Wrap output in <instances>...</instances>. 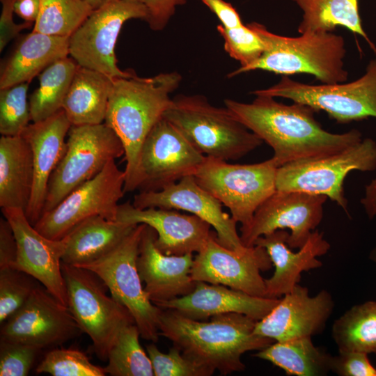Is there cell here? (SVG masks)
Returning a JSON list of instances; mask_svg holds the SVG:
<instances>
[{"instance_id": "obj_1", "label": "cell", "mask_w": 376, "mask_h": 376, "mask_svg": "<svg viewBox=\"0 0 376 376\" xmlns=\"http://www.w3.org/2000/svg\"><path fill=\"white\" fill-rule=\"evenodd\" d=\"M256 96L250 103L226 99L225 107L272 147L274 155L270 159L277 168L335 154L362 140V134L355 129L341 134L324 130L314 117L316 111L306 104L288 105L271 96Z\"/></svg>"}, {"instance_id": "obj_2", "label": "cell", "mask_w": 376, "mask_h": 376, "mask_svg": "<svg viewBox=\"0 0 376 376\" xmlns=\"http://www.w3.org/2000/svg\"><path fill=\"white\" fill-rule=\"evenodd\" d=\"M256 322L236 313L217 315L206 322L162 308L159 331L191 361L226 375L244 370L241 358L245 352L275 342L255 334Z\"/></svg>"}, {"instance_id": "obj_3", "label": "cell", "mask_w": 376, "mask_h": 376, "mask_svg": "<svg viewBox=\"0 0 376 376\" xmlns=\"http://www.w3.org/2000/svg\"><path fill=\"white\" fill-rule=\"evenodd\" d=\"M181 75L160 73L149 78L136 74L113 79L104 120L120 139L126 162L125 193L139 189L140 155L143 144L155 125L163 117L179 86Z\"/></svg>"}, {"instance_id": "obj_4", "label": "cell", "mask_w": 376, "mask_h": 376, "mask_svg": "<svg viewBox=\"0 0 376 376\" xmlns=\"http://www.w3.org/2000/svg\"><path fill=\"white\" fill-rule=\"evenodd\" d=\"M248 25L265 44V50L253 63L240 67L228 75L232 77L246 72L261 70L289 76L307 73L324 84L343 83L348 74L344 68L345 40L331 32L286 37L269 31L259 23Z\"/></svg>"}, {"instance_id": "obj_5", "label": "cell", "mask_w": 376, "mask_h": 376, "mask_svg": "<svg viewBox=\"0 0 376 376\" xmlns=\"http://www.w3.org/2000/svg\"><path fill=\"white\" fill-rule=\"evenodd\" d=\"M163 116L207 157L236 160L263 143L226 107H214L203 95L175 96Z\"/></svg>"}, {"instance_id": "obj_6", "label": "cell", "mask_w": 376, "mask_h": 376, "mask_svg": "<svg viewBox=\"0 0 376 376\" xmlns=\"http://www.w3.org/2000/svg\"><path fill=\"white\" fill-rule=\"evenodd\" d=\"M61 268L68 307L82 333L90 337L93 352L107 361L120 331L134 320L127 308L107 295V287L93 272L63 263Z\"/></svg>"}, {"instance_id": "obj_7", "label": "cell", "mask_w": 376, "mask_h": 376, "mask_svg": "<svg viewBox=\"0 0 376 376\" xmlns=\"http://www.w3.org/2000/svg\"><path fill=\"white\" fill-rule=\"evenodd\" d=\"M145 226L144 224H137L109 253L77 267L95 274L107 287L111 295L129 311L141 337L156 343L159 336L162 308L150 300L137 267L139 244Z\"/></svg>"}, {"instance_id": "obj_8", "label": "cell", "mask_w": 376, "mask_h": 376, "mask_svg": "<svg viewBox=\"0 0 376 376\" xmlns=\"http://www.w3.org/2000/svg\"><path fill=\"white\" fill-rule=\"evenodd\" d=\"M277 167L271 159L233 164L207 157L194 175L198 184L227 207L233 219L247 227L258 207L276 190Z\"/></svg>"}, {"instance_id": "obj_9", "label": "cell", "mask_w": 376, "mask_h": 376, "mask_svg": "<svg viewBox=\"0 0 376 376\" xmlns=\"http://www.w3.org/2000/svg\"><path fill=\"white\" fill-rule=\"evenodd\" d=\"M68 136L65 153L49 180L43 213L125 153L120 139L104 123L72 125Z\"/></svg>"}, {"instance_id": "obj_10", "label": "cell", "mask_w": 376, "mask_h": 376, "mask_svg": "<svg viewBox=\"0 0 376 376\" xmlns=\"http://www.w3.org/2000/svg\"><path fill=\"white\" fill-rule=\"evenodd\" d=\"M375 169L376 142L366 138L337 153L277 168L276 188L326 196L348 214L343 187L346 176L354 170L370 172Z\"/></svg>"}, {"instance_id": "obj_11", "label": "cell", "mask_w": 376, "mask_h": 376, "mask_svg": "<svg viewBox=\"0 0 376 376\" xmlns=\"http://www.w3.org/2000/svg\"><path fill=\"white\" fill-rule=\"evenodd\" d=\"M251 93L306 104L315 111H325L338 123L376 118V59L362 77L350 83L310 85L282 76L277 84Z\"/></svg>"}, {"instance_id": "obj_12", "label": "cell", "mask_w": 376, "mask_h": 376, "mask_svg": "<svg viewBox=\"0 0 376 376\" xmlns=\"http://www.w3.org/2000/svg\"><path fill=\"white\" fill-rule=\"evenodd\" d=\"M143 5L133 0H117L93 10L69 39V55L80 66L111 78L131 77L133 70L117 65L115 47L123 24L131 19L146 20Z\"/></svg>"}, {"instance_id": "obj_13", "label": "cell", "mask_w": 376, "mask_h": 376, "mask_svg": "<svg viewBox=\"0 0 376 376\" xmlns=\"http://www.w3.org/2000/svg\"><path fill=\"white\" fill-rule=\"evenodd\" d=\"M125 172L110 161L95 177L84 182L57 205L42 214L33 226L51 240L63 239L75 226L94 216L117 220L119 201L123 196Z\"/></svg>"}, {"instance_id": "obj_14", "label": "cell", "mask_w": 376, "mask_h": 376, "mask_svg": "<svg viewBox=\"0 0 376 376\" xmlns=\"http://www.w3.org/2000/svg\"><path fill=\"white\" fill-rule=\"evenodd\" d=\"M327 198L305 191L276 190L258 207L250 224L240 229L243 244L252 246L259 237L288 228L289 247L301 248L322 220Z\"/></svg>"}, {"instance_id": "obj_15", "label": "cell", "mask_w": 376, "mask_h": 376, "mask_svg": "<svg viewBox=\"0 0 376 376\" xmlns=\"http://www.w3.org/2000/svg\"><path fill=\"white\" fill-rule=\"evenodd\" d=\"M82 333L68 307L40 284L2 324L0 339L40 350L54 348Z\"/></svg>"}, {"instance_id": "obj_16", "label": "cell", "mask_w": 376, "mask_h": 376, "mask_svg": "<svg viewBox=\"0 0 376 376\" xmlns=\"http://www.w3.org/2000/svg\"><path fill=\"white\" fill-rule=\"evenodd\" d=\"M206 156L164 116L155 125L140 155L139 191H159L194 175Z\"/></svg>"}, {"instance_id": "obj_17", "label": "cell", "mask_w": 376, "mask_h": 376, "mask_svg": "<svg viewBox=\"0 0 376 376\" xmlns=\"http://www.w3.org/2000/svg\"><path fill=\"white\" fill-rule=\"evenodd\" d=\"M272 266L264 248L253 245L242 252L233 251L221 245L213 233L194 256L191 276L195 281L222 285L266 297L265 279L260 272Z\"/></svg>"}, {"instance_id": "obj_18", "label": "cell", "mask_w": 376, "mask_h": 376, "mask_svg": "<svg viewBox=\"0 0 376 376\" xmlns=\"http://www.w3.org/2000/svg\"><path fill=\"white\" fill-rule=\"evenodd\" d=\"M132 204L140 209L160 207L189 212L213 227L217 241L224 246L239 252L247 248L237 233V222L223 211L222 204L200 186L194 175L185 176L159 191H140Z\"/></svg>"}, {"instance_id": "obj_19", "label": "cell", "mask_w": 376, "mask_h": 376, "mask_svg": "<svg viewBox=\"0 0 376 376\" xmlns=\"http://www.w3.org/2000/svg\"><path fill=\"white\" fill-rule=\"evenodd\" d=\"M1 212L10 224L17 241V256L14 268L33 276L68 306L61 268L65 248L64 240H51L42 235L31 225L22 208H1Z\"/></svg>"}, {"instance_id": "obj_20", "label": "cell", "mask_w": 376, "mask_h": 376, "mask_svg": "<svg viewBox=\"0 0 376 376\" xmlns=\"http://www.w3.org/2000/svg\"><path fill=\"white\" fill-rule=\"evenodd\" d=\"M331 295L322 290L313 297L299 283L256 323L255 334L274 341L312 337L321 333L332 313Z\"/></svg>"}, {"instance_id": "obj_21", "label": "cell", "mask_w": 376, "mask_h": 376, "mask_svg": "<svg viewBox=\"0 0 376 376\" xmlns=\"http://www.w3.org/2000/svg\"><path fill=\"white\" fill-rule=\"evenodd\" d=\"M117 220L152 228L157 247L166 255L198 253L214 233L208 223L196 215L160 207L140 209L129 201L119 205Z\"/></svg>"}, {"instance_id": "obj_22", "label": "cell", "mask_w": 376, "mask_h": 376, "mask_svg": "<svg viewBox=\"0 0 376 376\" xmlns=\"http://www.w3.org/2000/svg\"><path fill=\"white\" fill-rule=\"evenodd\" d=\"M156 238L155 230L146 225L137 258L144 289L155 305L188 295L196 284L191 276L193 253L166 255L157 247Z\"/></svg>"}, {"instance_id": "obj_23", "label": "cell", "mask_w": 376, "mask_h": 376, "mask_svg": "<svg viewBox=\"0 0 376 376\" xmlns=\"http://www.w3.org/2000/svg\"><path fill=\"white\" fill-rule=\"evenodd\" d=\"M71 126L62 109L43 120L29 123L22 134L29 143L33 154V189L25 210L33 226L42 215L49 180L65 153V138Z\"/></svg>"}, {"instance_id": "obj_24", "label": "cell", "mask_w": 376, "mask_h": 376, "mask_svg": "<svg viewBox=\"0 0 376 376\" xmlns=\"http://www.w3.org/2000/svg\"><path fill=\"white\" fill-rule=\"evenodd\" d=\"M289 235L285 230H278L259 237L253 244L266 250L274 267L273 275L265 279L266 297L279 299L292 291L303 272L322 265L317 258L330 249L323 233L315 230L304 246L293 252L287 243Z\"/></svg>"}, {"instance_id": "obj_25", "label": "cell", "mask_w": 376, "mask_h": 376, "mask_svg": "<svg viewBox=\"0 0 376 376\" xmlns=\"http://www.w3.org/2000/svg\"><path fill=\"white\" fill-rule=\"evenodd\" d=\"M279 299L253 296L225 285L196 281L194 289L188 295L156 306L197 320L236 313L258 321L272 311Z\"/></svg>"}, {"instance_id": "obj_26", "label": "cell", "mask_w": 376, "mask_h": 376, "mask_svg": "<svg viewBox=\"0 0 376 376\" xmlns=\"http://www.w3.org/2000/svg\"><path fill=\"white\" fill-rule=\"evenodd\" d=\"M69 39L34 31L25 35L1 68L0 89L30 82L49 65L68 56Z\"/></svg>"}, {"instance_id": "obj_27", "label": "cell", "mask_w": 376, "mask_h": 376, "mask_svg": "<svg viewBox=\"0 0 376 376\" xmlns=\"http://www.w3.org/2000/svg\"><path fill=\"white\" fill-rule=\"evenodd\" d=\"M136 226L100 216L89 217L63 238L62 263L79 266L93 262L111 251Z\"/></svg>"}, {"instance_id": "obj_28", "label": "cell", "mask_w": 376, "mask_h": 376, "mask_svg": "<svg viewBox=\"0 0 376 376\" xmlns=\"http://www.w3.org/2000/svg\"><path fill=\"white\" fill-rule=\"evenodd\" d=\"M33 184L31 148L22 136L0 139V206L26 210Z\"/></svg>"}, {"instance_id": "obj_29", "label": "cell", "mask_w": 376, "mask_h": 376, "mask_svg": "<svg viewBox=\"0 0 376 376\" xmlns=\"http://www.w3.org/2000/svg\"><path fill=\"white\" fill-rule=\"evenodd\" d=\"M113 79L77 65L62 107L72 125L104 123Z\"/></svg>"}, {"instance_id": "obj_30", "label": "cell", "mask_w": 376, "mask_h": 376, "mask_svg": "<svg viewBox=\"0 0 376 376\" xmlns=\"http://www.w3.org/2000/svg\"><path fill=\"white\" fill-rule=\"evenodd\" d=\"M254 356L269 361L289 375L322 376L331 371L332 355L315 346L311 337L275 341Z\"/></svg>"}, {"instance_id": "obj_31", "label": "cell", "mask_w": 376, "mask_h": 376, "mask_svg": "<svg viewBox=\"0 0 376 376\" xmlns=\"http://www.w3.org/2000/svg\"><path fill=\"white\" fill-rule=\"evenodd\" d=\"M303 11L298 32L307 34L331 32L336 26H343L362 36L370 48L376 47L364 31L359 13V0H292Z\"/></svg>"}, {"instance_id": "obj_32", "label": "cell", "mask_w": 376, "mask_h": 376, "mask_svg": "<svg viewBox=\"0 0 376 376\" xmlns=\"http://www.w3.org/2000/svg\"><path fill=\"white\" fill-rule=\"evenodd\" d=\"M78 64L71 57L61 58L39 75V86L29 97L32 122L43 120L62 109Z\"/></svg>"}, {"instance_id": "obj_33", "label": "cell", "mask_w": 376, "mask_h": 376, "mask_svg": "<svg viewBox=\"0 0 376 376\" xmlns=\"http://www.w3.org/2000/svg\"><path fill=\"white\" fill-rule=\"evenodd\" d=\"M331 334L338 352L376 353V301L347 310L334 321Z\"/></svg>"}, {"instance_id": "obj_34", "label": "cell", "mask_w": 376, "mask_h": 376, "mask_svg": "<svg viewBox=\"0 0 376 376\" xmlns=\"http://www.w3.org/2000/svg\"><path fill=\"white\" fill-rule=\"evenodd\" d=\"M140 331L135 323L125 326L111 347L106 374L112 376H152L151 361L139 342Z\"/></svg>"}, {"instance_id": "obj_35", "label": "cell", "mask_w": 376, "mask_h": 376, "mask_svg": "<svg viewBox=\"0 0 376 376\" xmlns=\"http://www.w3.org/2000/svg\"><path fill=\"white\" fill-rule=\"evenodd\" d=\"M93 10L84 0H40L32 31L70 37Z\"/></svg>"}, {"instance_id": "obj_36", "label": "cell", "mask_w": 376, "mask_h": 376, "mask_svg": "<svg viewBox=\"0 0 376 376\" xmlns=\"http://www.w3.org/2000/svg\"><path fill=\"white\" fill-rule=\"evenodd\" d=\"M30 82L0 89V133L2 136H22L31 120L27 93Z\"/></svg>"}, {"instance_id": "obj_37", "label": "cell", "mask_w": 376, "mask_h": 376, "mask_svg": "<svg viewBox=\"0 0 376 376\" xmlns=\"http://www.w3.org/2000/svg\"><path fill=\"white\" fill-rule=\"evenodd\" d=\"M37 373L52 376H104V368L91 362L88 357L76 349L54 347L38 365Z\"/></svg>"}, {"instance_id": "obj_38", "label": "cell", "mask_w": 376, "mask_h": 376, "mask_svg": "<svg viewBox=\"0 0 376 376\" xmlns=\"http://www.w3.org/2000/svg\"><path fill=\"white\" fill-rule=\"evenodd\" d=\"M40 284L33 276L19 269H0L1 324L25 304Z\"/></svg>"}, {"instance_id": "obj_39", "label": "cell", "mask_w": 376, "mask_h": 376, "mask_svg": "<svg viewBox=\"0 0 376 376\" xmlns=\"http://www.w3.org/2000/svg\"><path fill=\"white\" fill-rule=\"evenodd\" d=\"M224 40V49L230 57L246 67L258 60L265 50V44L248 25L226 29L221 24L217 27Z\"/></svg>"}, {"instance_id": "obj_40", "label": "cell", "mask_w": 376, "mask_h": 376, "mask_svg": "<svg viewBox=\"0 0 376 376\" xmlns=\"http://www.w3.org/2000/svg\"><path fill=\"white\" fill-rule=\"evenodd\" d=\"M155 376H210L211 370L185 357L173 346L167 353L162 352L155 343L146 347Z\"/></svg>"}, {"instance_id": "obj_41", "label": "cell", "mask_w": 376, "mask_h": 376, "mask_svg": "<svg viewBox=\"0 0 376 376\" xmlns=\"http://www.w3.org/2000/svg\"><path fill=\"white\" fill-rule=\"evenodd\" d=\"M41 350L28 344L0 339V375L26 376Z\"/></svg>"}, {"instance_id": "obj_42", "label": "cell", "mask_w": 376, "mask_h": 376, "mask_svg": "<svg viewBox=\"0 0 376 376\" xmlns=\"http://www.w3.org/2000/svg\"><path fill=\"white\" fill-rule=\"evenodd\" d=\"M331 371L341 376H376L368 354L359 352H338L332 356Z\"/></svg>"}, {"instance_id": "obj_43", "label": "cell", "mask_w": 376, "mask_h": 376, "mask_svg": "<svg viewBox=\"0 0 376 376\" xmlns=\"http://www.w3.org/2000/svg\"><path fill=\"white\" fill-rule=\"evenodd\" d=\"M144 6L147 12L146 22L153 31L165 28L176 7L183 5L186 0H133Z\"/></svg>"}, {"instance_id": "obj_44", "label": "cell", "mask_w": 376, "mask_h": 376, "mask_svg": "<svg viewBox=\"0 0 376 376\" xmlns=\"http://www.w3.org/2000/svg\"><path fill=\"white\" fill-rule=\"evenodd\" d=\"M2 8L0 16V52L19 33L29 29L33 23L24 22L16 24L13 19L14 5L16 0H0Z\"/></svg>"}, {"instance_id": "obj_45", "label": "cell", "mask_w": 376, "mask_h": 376, "mask_svg": "<svg viewBox=\"0 0 376 376\" xmlns=\"http://www.w3.org/2000/svg\"><path fill=\"white\" fill-rule=\"evenodd\" d=\"M17 241L8 220L0 218V269L14 267L17 261Z\"/></svg>"}, {"instance_id": "obj_46", "label": "cell", "mask_w": 376, "mask_h": 376, "mask_svg": "<svg viewBox=\"0 0 376 376\" xmlns=\"http://www.w3.org/2000/svg\"><path fill=\"white\" fill-rule=\"evenodd\" d=\"M221 22L226 29H233L243 24L240 16L235 8L224 0H200Z\"/></svg>"}, {"instance_id": "obj_47", "label": "cell", "mask_w": 376, "mask_h": 376, "mask_svg": "<svg viewBox=\"0 0 376 376\" xmlns=\"http://www.w3.org/2000/svg\"><path fill=\"white\" fill-rule=\"evenodd\" d=\"M40 10V0H16L14 11L24 22L35 23Z\"/></svg>"}, {"instance_id": "obj_48", "label": "cell", "mask_w": 376, "mask_h": 376, "mask_svg": "<svg viewBox=\"0 0 376 376\" xmlns=\"http://www.w3.org/2000/svg\"><path fill=\"white\" fill-rule=\"evenodd\" d=\"M365 212L369 219L376 216V178L365 188V196L361 199Z\"/></svg>"}, {"instance_id": "obj_49", "label": "cell", "mask_w": 376, "mask_h": 376, "mask_svg": "<svg viewBox=\"0 0 376 376\" xmlns=\"http://www.w3.org/2000/svg\"><path fill=\"white\" fill-rule=\"evenodd\" d=\"M93 10L98 9L109 3L117 0H84Z\"/></svg>"}, {"instance_id": "obj_50", "label": "cell", "mask_w": 376, "mask_h": 376, "mask_svg": "<svg viewBox=\"0 0 376 376\" xmlns=\"http://www.w3.org/2000/svg\"><path fill=\"white\" fill-rule=\"evenodd\" d=\"M370 258L376 263V248L371 251Z\"/></svg>"}]
</instances>
